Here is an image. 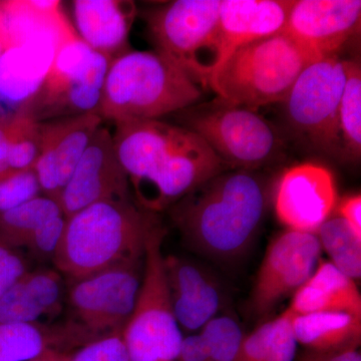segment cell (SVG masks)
<instances>
[{"instance_id": "obj_1", "label": "cell", "mask_w": 361, "mask_h": 361, "mask_svg": "<svg viewBox=\"0 0 361 361\" xmlns=\"http://www.w3.org/2000/svg\"><path fill=\"white\" fill-rule=\"evenodd\" d=\"M114 147L135 201L158 213L229 169L198 135L161 120L116 122Z\"/></svg>"}, {"instance_id": "obj_2", "label": "cell", "mask_w": 361, "mask_h": 361, "mask_svg": "<svg viewBox=\"0 0 361 361\" xmlns=\"http://www.w3.org/2000/svg\"><path fill=\"white\" fill-rule=\"evenodd\" d=\"M267 204L264 178L256 171L227 169L169 209L190 248L207 257L230 261L250 247Z\"/></svg>"}, {"instance_id": "obj_3", "label": "cell", "mask_w": 361, "mask_h": 361, "mask_svg": "<svg viewBox=\"0 0 361 361\" xmlns=\"http://www.w3.org/2000/svg\"><path fill=\"white\" fill-rule=\"evenodd\" d=\"M66 219L52 262L68 282L144 257L149 232L160 223L135 199L99 202Z\"/></svg>"}, {"instance_id": "obj_4", "label": "cell", "mask_w": 361, "mask_h": 361, "mask_svg": "<svg viewBox=\"0 0 361 361\" xmlns=\"http://www.w3.org/2000/svg\"><path fill=\"white\" fill-rule=\"evenodd\" d=\"M201 96V87L167 56L132 49L110 63L97 115L114 123L160 120Z\"/></svg>"}, {"instance_id": "obj_5", "label": "cell", "mask_w": 361, "mask_h": 361, "mask_svg": "<svg viewBox=\"0 0 361 361\" xmlns=\"http://www.w3.org/2000/svg\"><path fill=\"white\" fill-rule=\"evenodd\" d=\"M316 61L285 32L233 52L211 75L207 87L228 103L257 111L282 103L304 68Z\"/></svg>"}, {"instance_id": "obj_6", "label": "cell", "mask_w": 361, "mask_h": 361, "mask_svg": "<svg viewBox=\"0 0 361 361\" xmlns=\"http://www.w3.org/2000/svg\"><path fill=\"white\" fill-rule=\"evenodd\" d=\"M176 114L180 126L198 135L229 168L257 171L283 149L276 128L257 111L219 97Z\"/></svg>"}, {"instance_id": "obj_7", "label": "cell", "mask_w": 361, "mask_h": 361, "mask_svg": "<svg viewBox=\"0 0 361 361\" xmlns=\"http://www.w3.org/2000/svg\"><path fill=\"white\" fill-rule=\"evenodd\" d=\"M221 0H176L146 14L156 51L200 87L221 63Z\"/></svg>"}, {"instance_id": "obj_8", "label": "cell", "mask_w": 361, "mask_h": 361, "mask_svg": "<svg viewBox=\"0 0 361 361\" xmlns=\"http://www.w3.org/2000/svg\"><path fill=\"white\" fill-rule=\"evenodd\" d=\"M159 223L145 246L144 273L134 310L122 332L130 361H177L183 341L171 301Z\"/></svg>"}, {"instance_id": "obj_9", "label": "cell", "mask_w": 361, "mask_h": 361, "mask_svg": "<svg viewBox=\"0 0 361 361\" xmlns=\"http://www.w3.org/2000/svg\"><path fill=\"white\" fill-rule=\"evenodd\" d=\"M109 66L78 35L71 37L56 47L39 89L18 109L39 123L97 114Z\"/></svg>"}, {"instance_id": "obj_10", "label": "cell", "mask_w": 361, "mask_h": 361, "mask_svg": "<svg viewBox=\"0 0 361 361\" xmlns=\"http://www.w3.org/2000/svg\"><path fill=\"white\" fill-rule=\"evenodd\" d=\"M345 80L343 59H317L304 68L281 103L294 134L330 156L341 157L339 106Z\"/></svg>"}, {"instance_id": "obj_11", "label": "cell", "mask_w": 361, "mask_h": 361, "mask_svg": "<svg viewBox=\"0 0 361 361\" xmlns=\"http://www.w3.org/2000/svg\"><path fill=\"white\" fill-rule=\"evenodd\" d=\"M145 256L68 282L71 317L94 338L123 332L134 310Z\"/></svg>"}, {"instance_id": "obj_12", "label": "cell", "mask_w": 361, "mask_h": 361, "mask_svg": "<svg viewBox=\"0 0 361 361\" xmlns=\"http://www.w3.org/2000/svg\"><path fill=\"white\" fill-rule=\"evenodd\" d=\"M322 248L314 233L286 231L271 242L252 294L259 315L270 312L282 299L295 293L314 273Z\"/></svg>"}, {"instance_id": "obj_13", "label": "cell", "mask_w": 361, "mask_h": 361, "mask_svg": "<svg viewBox=\"0 0 361 361\" xmlns=\"http://www.w3.org/2000/svg\"><path fill=\"white\" fill-rule=\"evenodd\" d=\"M134 199L129 177L114 147L113 134L102 126L59 198L66 218L99 202Z\"/></svg>"}, {"instance_id": "obj_14", "label": "cell", "mask_w": 361, "mask_h": 361, "mask_svg": "<svg viewBox=\"0 0 361 361\" xmlns=\"http://www.w3.org/2000/svg\"><path fill=\"white\" fill-rule=\"evenodd\" d=\"M336 204L334 175L318 164H298L287 169L278 180L275 213L288 230L316 234Z\"/></svg>"}, {"instance_id": "obj_15", "label": "cell", "mask_w": 361, "mask_h": 361, "mask_svg": "<svg viewBox=\"0 0 361 361\" xmlns=\"http://www.w3.org/2000/svg\"><path fill=\"white\" fill-rule=\"evenodd\" d=\"M360 18V0H294L283 32L317 61L336 56Z\"/></svg>"}, {"instance_id": "obj_16", "label": "cell", "mask_w": 361, "mask_h": 361, "mask_svg": "<svg viewBox=\"0 0 361 361\" xmlns=\"http://www.w3.org/2000/svg\"><path fill=\"white\" fill-rule=\"evenodd\" d=\"M103 122L97 114L90 113L40 123L42 149L35 170L44 196L59 201Z\"/></svg>"}, {"instance_id": "obj_17", "label": "cell", "mask_w": 361, "mask_h": 361, "mask_svg": "<svg viewBox=\"0 0 361 361\" xmlns=\"http://www.w3.org/2000/svg\"><path fill=\"white\" fill-rule=\"evenodd\" d=\"M165 270L180 331L190 334L200 331L222 306L219 282L203 266L179 256H166Z\"/></svg>"}, {"instance_id": "obj_18", "label": "cell", "mask_w": 361, "mask_h": 361, "mask_svg": "<svg viewBox=\"0 0 361 361\" xmlns=\"http://www.w3.org/2000/svg\"><path fill=\"white\" fill-rule=\"evenodd\" d=\"M73 14L78 37L109 63L132 51L130 32L137 7L122 0H75Z\"/></svg>"}, {"instance_id": "obj_19", "label": "cell", "mask_w": 361, "mask_h": 361, "mask_svg": "<svg viewBox=\"0 0 361 361\" xmlns=\"http://www.w3.org/2000/svg\"><path fill=\"white\" fill-rule=\"evenodd\" d=\"M291 4L288 0H221L220 66L240 47L283 32Z\"/></svg>"}, {"instance_id": "obj_20", "label": "cell", "mask_w": 361, "mask_h": 361, "mask_svg": "<svg viewBox=\"0 0 361 361\" xmlns=\"http://www.w3.org/2000/svg\"><path fill=\"white\" fill-rule=\"evenodd\" d=\"M0 35L6 51L35 39L59 47L78 35L56 0L0 1Z\"/></svg>"}, {"instance_id": "obj_21", "label": "cell", "mask_w": 361, "mask_h": 361, "mask_svg": "<svg viewBox=\"0 0 361 361\" xmlns=\"http://www.w3.org/2000/svg\"><path fill=\"white\" fill-rule=\"evenodd\" d=\"M92 341L68 318L58 323H0V361H30L52 351L73 353Z\"/></svg>"}, {"instance_id": "obj_22", "label": "cell", "mask_w": 361, "mask_h": 361, "mask_svg": "<svg viewBox=\"0 0 361 361\" xmlns=\"http://www.w3.org/2000/svg\"><path fill=\"white\" fill-rule=\"evenodd\" d=\"M63 278L58 270H28L0 296V323L42 322L58 316L66 302Z\"/></svg>"}, {"instance_id": "obj_23", "label": "cell", "mask_w": 361, "mask_h": 361, "mask_svg": "<svg viewBox=\"0 0 361 361\" xmlns=\"http://www.w3.org/2000/svg\"><path fill=\"white\" fill-rule=\"evenodd\" d=\"M289 310L295 314L348 313L361 317V296L355 280L327 261H319L310 279L297 289Z\"/></svg>"}, {"instance_id": "obj_24", "label": "cell", "mask_w": 361, "mask_h": 361, "mask_svg": "<svg viewBox=\"0 0 361 361\" xmlns=\"http://www.w3.org/2000/svg\"><path fill=\"white\" fill-rule=\"evenodd\" d=\"M292 327L297 343L310 350H343L357 348L360 343L361 317L348 313H294Z\"/></svg>"}, {"instance_id": "obj_25", "label": "cell", "mask_w": 361, "mask_h": 361, "mask_svg": "<svg viewBox=\"0 0 361 361\" xmlns=\"http://www.w3.org/2000/svg\"><path fill=\"white\" fill-rule=\"evenodd\" d=\"M293 316L288 308L244 337L234 361H294L297 341L292 327Z\"/></svg>"}, {"instance_id": "obj_26", "label": "cell", "mask_w": 361, "mask_h": 361, "mask_svg": "<svg viewBox=\"0 0 361 361\" xmlns=\"http://www.w3.org/2000/svg\"><path fill=\"white\" fill-rule=\"evenodd\" d=\"M59 215L63 212L58 201L40 195L23 205L0 213V241L18 250L25 248L35 229Z\"/></svg>"}, {"instance_id": "obj_27", "label": "cell", "mask_w": 361, "mask_h": 361, "mask_svg": "<svg viewBox=\"0 0 361 361\" xmlns=\"http://www.w3.org/2000/svg\"><path fill=\"white\" fill-rule=\"evenodd\" d=\"M346 80L339 106L341 158L360 160L361 155V68L355 61H344Z\"/></svg>"}, {"instance_id": "obj_28", "label": "cell", "mask_w": 361, "mask_h": 361, "mask_svg": "<svg viewBox=\"0 0 361 361\" xmlns=\"http://www.w3.org/2000/svg\"><path fill=\"white\" fill-rule=\"evenodd\" d=\"M316 235L330 263L355 281L360 279L361 238L350 226L336 214L320 226Z\"/></svg>"}, {"instance_id": "obj_29", "label": "cell", "mask_w": 361, "mask_h": 361, "mask_svg": "<svg viewBox=\"0 0 361 361\" xmlns=\"http://www.w3.org/2000/svg\"><path fill=\"white\" fill-rule=\"evenodd\" d=\"M40 149V123L18 109L9 118V168L11 171L35 168Z\"/></svg>"}, {"instance_id": "obj_30", "label": "cell", "mask_w": 361, "mask_h": 361, "mask_svg": "<svg viewBox=\"0 0 361 361\" xmlns=\"http://www.w3.org/2000/svg\"><path fill=\"white\" fill-rule=\"evenodd\" d=\"M209 361H234L243 341L239 323L229 315L216 316L200 330Z\"/></svg>"}, {"instance_id": "obj_31", "label": "cell", "mask_w": 361, "mask_h": 361, "mask_svg": "<svg viewBox=\"0 0 361 361\" xmlns=\"http://www.w3.org/2000/svg\"><path fill=\"white\" fill-rule=\"evenodd\" d=\"M39 179L35 168L14 171L0 179V213L23 205L40 196Z\"/></svg>"}, {"instance_id": "obj_32", "label": "cell", "mask_w": 361, "mask_h": 361, "mask_svg": "<svg viewBox=\"0 0 361 361\" xmlns=\"http://www.w3.org/2000/svg\"><path fill=\"white\" fill-rule=\"evenodd\" d=\"M70 361H130L122 332L99 337L73 351Z\"/></svg>"}, {"instance_id": "obj_33", "label": "cell", "mask_w": 361, "mask_h": 361, "mask_svg": "<svg viewBox=\"0 0 361 361\" xmlns=\"http://www.w3.org/2000/svg\"><path fill=\"white\" fill-rule=\"evenodd\" d=\"M66 223L63 214L45 221L32 233L25 248L35 258L52 261L63 238Z\"/></svg>"}, {"instance_id": "obj_34", "label": "cell", "mask_w": 361, "mask_h": 361, "mask_svg": "<svg viewBox=\"0 0 361 361\" xmlns=\"http://www.w3.org/2000/svg\"><path fill=\"white\" fill-rule=\"evenodd\" d=\"M28 270L27 262L20 251L0 241V296Z\"/></svg>"}, {"instance_id": "obj_35", "label": "cell", "mask_w": 361, "mask_h": 361, "mask_svg": "<svg viewBox=\"0 0 361 361\" xmlns=\"http://www.w3.org/2000/svg\"><path fill=\"white\" fill-rule=\"evenodd\" d=\"M337 215L345 221L353 232L361 238V196L351 195L342 199L337 207Z\"/></svg>"}, {"instance_id": "obj_36", "label": "cell", "mask_w": 361, "mask_h": 361, "mask_svg": "<svg viewBox=\"0 0 361 361\" xmlns=\"http://www.w3.org/2000/svg\"><path fill=\"white\" fill-rule=\"evenodd\" d=\"M177 361H209L205 342L200 332L183 337Z\"/></svg>"}, {"instance_id": "obj_37", "label": "cell", "mask_w": 361, "mask_h": 361, "mask_svg": "<svg viewBox=\"0 0 361 361\" xmlns=\"http://www.w3.org/2000/svg\"><path fill=\"white\" fill-rule=\"evenodd\" d=\"M300 361H361V356L357 348L326 351V353L310 350L301 356Z\"/></svg>"}, {"instance_id": "obj_38", "label": "cell", "mask_w": 361, "mask_h": 361, "mask_svg": "<svg viewBox=\"0 0 361 361\" xmlns=\"http://www.w3.org/2000/svg\"><path fill=\"white\" fill-rule=\"evenodd\" d=\"M9 118H0V179L14 172L9 168Z\"/></svg>"}, {"instance_id": "obj_39", "label": "cell", "mask_w": 361, "mask_h": 361, "mask_svg": "<svg viewBox=\"0 0 361 361\" xmlns=\"http://www.w3.org/2000/svg\"><path fill=\"white\" fill-rule=\"evenodd\" d=\"M71 355V353L52 351V353H45V355L30 361H70Z\"/></svg>"}, {"instance_id": "obj_40", "label": "cell", "mask_w": 361, "mask_h": 361, "mask_svg": "<svg viewBox=\"0 0 361 361\" xmlns=\"http://www.w3.org/2000/svg\"><path fill=\"white\" fill-rule=\"evenodd\" d=\"M6 51V44H4V39H2L1 35H0V58L4 56V52Z\"/></svg>"}]
</instances>
